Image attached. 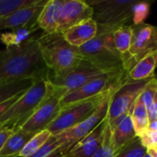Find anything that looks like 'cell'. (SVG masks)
<instances>
[{
  "instance_id": "d4e9b609",
  "label": "cell",
  "mask_w": 157,
  "mask_h": 157,
  "mask_svg": "<svg viewBox=\"0 0 157 157\" xmlns=\"http://www.w3.org/2000/svg\"><path fill=\"white\" fill-rule=\"evenodd\" d=\"M39 0H0V19L20 8L35 5Z\"/></svg>"
},
{
  "instance_id": "e575fe53",
  "label": "cell",
  "mask_w": 157,
  "mask_h": 157,
  "mask_svg": "<svg viewBox=\"0 0 157 157\" xmlns=\"http://www.w3.org/2000/svg\"><path fill=\"white\" fill-rule=\"evenodd\" d=\"M148 130L157 132V121H150V122H149Z\"/></svg>"
},
{
  "instance_id": "ba28073f",
  "label": "cell",
  "mask_w": 157,
  "mask_h": 157,
  "mask_svg": "<svg viewBox=\"0 0 157 157\" xmlns=\"http://www.w3.org/2000/svg\"><path fill=\"white\" fill-rule=\"evenodd\" d=\"M155 77V76L134 81L130 79L127 75L126 79L115 89L111 95L109 112L106 119L109 126H113L124 116L130 113L137 98L141 96L143 91Z\"/></svg>"
},
{
  "instance_id": "4dcf8cb0",
  "label": "cell",
  "mask_w": 157,
  "mask_h": 157,
  "mask_svg": "<svg viewBox=\"0 0 157 157\" xmlns=\"http://www.w3.org/2000/svg\"><path fill=\"white\" fill-rule=\"evenodd\" d=\"M144 147L148 149L157 147V132L147 130L142 136L139 137Z\"/></svg>"
},
{
  "instance_id": "f546056e",
  "label": "cell",
  "mask_w": 157,
  "mask_h": 157,
  "mask_svg": "<svg viewBox=\"0 0 157 157\" xmlns=\"http://www.w3.org/2000/svg\"><path fill=\"white\" fill-rule=\"evenodd\" d=\"M149 14V4L146 2H137L133 9V24L144 23Z\"/></svg>"
},
{
  "instance_id": "603a6c76",
  "label": "cell",
  "mask_w": 157,
  "mask_h": 157,
  "mask_svg": "<svg viewBox=\"0 0 157 157\" xmlns=\"http://www.w3.org/2000/svg\"><path fill=\"white\" fill-rule=\"evenodd\" d=\"M115 46L121 57L126 55L131 48L132 39V26L125 25L113 31Z\"/></svg>"
},
{
  "instance_id": "4316f807",
  "label": "cell",
  "mask_w": 157,
  "mask_h": 157,
  "mask_svg": "<svg viewBox=\"0 0 157 157\" xmlns=\"http://www.w3.org/2000/svg\"><path fill=\"white\" fill-rule=\"evenodd\" d=\"M147 154V148L144 146L140 138L137 136L126 146H124L116 157H144Z\"/></svg>"
},
{
  "instance_id": "d6986e66",
  "label": "cell",
  "mask_w": 157,
  "mask_h": 157,
  "mask_svg": "<svg viewBox=\"0 0 157 157\" xmlns=\"http://www.w3.org/2000/svg\"><path fill=\"white\" fill-rule=\"evenodd\" d=\"M35 134V132H27L21 129L16 131L0 151V157H18L22 149Z\"/></svg>"
},
{
  "instance_id": "8992f818",
  "label": "cell",
  "mask_w": 157,
  "mask_h": 157,
  "mask_svg": "<svg viewBox=\"0 0 157 157\" xmlns=\"http://www.w3.org/2000/svg\"><path fill=\"white\" fill-rule=\"evenodd\" d=\"M113 90H109L102 95L94 97L90 99L75 103L64 107L61 109L55 120L46 129L52 135H58L88 119L98 107L113 94Z\"/></svg>"
},
{
  "instance_id": "cb8c5ba5",
  "label": "cell",
  "mask_w": 157,
  "mask_h": 157,
  "mask_svg": "<svg viewBox=\"0 0 157 157\" xmlns=\"http://www.w3.org/2000/svg\"><path fill=\"white\" fill-rule=\"evenodd\" d=\"M52 136L51 132L47 130H44L40 132L36 133L33 138L25 145V147L22 149V151L19 154L18 157H29L33 154L38 152L49 140V138Z\"/></svg>"
},
{
  "instance_id": "ffe728a7",
  "label": "cell",
  "mask_w": 157,
  "mask_h": 157,
  "mask_svg": "<svg viewBox=\"0 0 157 157\" xmlns=\"http://www.w3.org/2000/svg\"><path fill=\"white\" fill-rule=\"evenodd\" d=\"M157 53H153L139 61L131 70L128 71V77L134 81L144 80L155 76Z\"/></svg>"
},
{
  "instance_id": "1f68e13d",
  "label": "cell",
  "mask_w": 157,
  "mask_h": 157,
  "mask_svg": "<svg viewBox=\"0 0 157 157\" xmlns=\"http://www.w3.org/2000/svg\"><path fill=\"white\" fill-rule=\"evenodd\" d=\"M27 91V90H26ZM25 92V91H24ZM24 92H21V93H19V94H17V95H16V96H14L13 98H9L8 100H6V101H5V102H3V103H1L0 104V118L18 100V98L23 95V93Z\"/></svg>"
},
{
  "instance_id": "74e56055",
  "label": "cell",
  "mask_w": 157,
  "mask_h": 157,
  "mask_svg": "<svg viewBox=\"0 0 157 157\" xmlns=\"http://www.w3.org/2000/svg\"><path fill=\"white\" fill-rule=\"evenodd\" d=\"M3 128H4V126H3L2 124H0V131H1V130H2Z\"/></svg>"
},
{
  "instance_id": "ab89813d",
  "label": "cell",
  "mask_w": 157,
  "mask_h": 157,
  "mask_svg": "<svg viewBox=\"0 0 157 157\" xmlns=\"http://www.w3.org/2000/svg\"><path fill=\"white\" fill-rule=\"evenodd\" d=\"M156 148H157V147H156Z\"/></svg>"
},
{
  "instance_id": "30bf717a",
  "label": "cell",
  "mask_w": 157,
  "mask_h": 157,
  "mask_svg": "<svg viewBox=\"0 0 157 157\" xmlns=\"http://www.w3.org/2000/svg\"><path fill=\"white\" fill-rule=\"evenodd\" d=\"M132 39L128 53L122 56L123 67L131 70L139 61L157 53V27L147 23L132 24Z\"/></svg>"
},
{
  "instance_id": "d590c367",
  "label": "cell",
  "mask_w": 157,
  "mask_h": 157,
  "mask_svg": "<svg viewBox=\"0 0 157 157\" xmlns=\"http://www.w3.org/2000/svg\"><path fill=\"white\" fill-rule=\"evenodd\" d=\"M147 153L152 157H157V148H152V149H148Z\"/></svg>"
},
{
  "instance_id": "ac0fdd59",
  "label": "cell",
  "mask_w": 157,
  "mask_h": 157,
  "mask_svg": "<svg viewBox=\"0 0 157 157\" xmlns=\"http://www.w3.org/2000/svg\"><path fill=\"white\" fill-rule=\"evenodd\" d=\"M109 128L111 131L112 144L117 154L130 142L137 137L131 113H128L113 126H109Z\"/></svg>"
},
{
  "instance_id": "2e32d148",
  "label": "cell",
  "mask_w": 157,
  "mask_h": 157,
  "mask_svg": "<svg viewBox=\"0 0 157 157\" xmlns=\"http://www.w3.org/2000/svg\"><path fill=\"white\" fill-rule=\"evenodd\" d=\"M64 40L72 46L80 48L98 35V23L89 18L62 33Z\"/></svg>"
},
{
  "instance_id": "d6a6232c",
  "label": "cell",
  "mask_w": 157,
  "mask_h": 157,
  "mask_svg": "<svg viewBox=\"0 0 157 157\" xmlns=\"http://www.w3.org/2000/svg\"><path fill=\"white\" fill-rule=\"evenodd\" d=\"M14 132H15L14 131H12L10 129H7V128H5V127L0 131V151L3 149V147L6 144V141L8 140V138Z\"/></svg>"
},
{
  "instance_id": "44dd1931",
  "label": "cell",
  "mask_w": 157,
  "mask_h": 157,
  "mask_svg": "<svg viewBox=\"0 0 157 157\" xmlns=\"http://www.w3.org/2000/svg\"><path fill=\"white\" fill-rule=\"evenodd\" d=\"M130 113L132 116V121L133 123L136 135L140 137L148 130L149 122H150L147 109L145 105L143 103V101L141 100L140 97L135 101Z\"/></svg>"
},
{
  "instance_id": "5b68a950",
  "label": "cell",
  "mask_w": 157,
  "mask_h": 157,
  "mask_svg": "<svg viewBox=\"0 0 157 157\" xmlns=\"http://www.w3.org/2000/svg\"><path fill=\"white\" fill-rule=\"evenodd\" d=\"M94 9L93 19L98 30H111L128 25L133 18L134 0H97L87 2Z\"/></svg>"
},
{
  "instance_id": "f35d334b",
  "label": "cell",
  "mask_w": 157,
  "mask_h": 157,
  "mask_svg": "<svg viewBox=\"0 0 157 157\" xmlns=\"http://www.w3.org/2000/svg\"><path fill=\"white\" fill-rule=\"evenodd\" d=\"M156 67H157V56H156Z\"/></svg>"
},
{
  "instance_id": "52a82bcc",
  "label": "cell",
  "mask_w": 157,
  "mask_h": 157,
  "mask_svg": "<svg viewBox=\"0 0 157 157\" xmlns=\"http://www.w3.org/2000/svg\"><path fill=\"white\" fill-rule=\"evenodd\" d=\"M128 71L123 67L106 72L93 78L78 89L64 95L61 99V109L75 103L90 99L109 90L116 89L126 79Z\"/></svg>"
},
{
  "instance_id": "4fadbf2b",
  "label": "cell",
  "mask_w": 157,
  "mask_h": 157,
  "mask_svg": "<svg viewBox=\"0 0 157 157\" xmlns=\"http://www.w3.org/2000/svg\"><path fill=\"white\" fill-rule=\"evenodd\" d=\"M93 15L94 9L87 2L82 0H65L61 11L57 32L63 33L85 20L93 18Z\"/></svg>"
},
{
  "instance_id": "9a60e30c",
  "label": "cell",
  "mask_w": 157,
  "mask_h": 157,
  "mask_svg": "<svg viewBox=\"0 0 157 157\" xmlns=\"http://www.w3.org/2000/svg\"><path fill=\"white\" fill-rule=\"evenodd\" d=\"M107 124V120L102 121L70 151L67 157H93L103 143Z\"/></svg>"
},
{
  "instance_id": "8fae6325",
  "label": "cell",
  "mask_w": 157,
  "mask_h": 157,
  "mask_svg": "<svg viewBox=\"0 0 157 157\" xmlns=\"http://www.w3.org/2000/svg\"><path fill=\"white\" fill-rule=\"evenodd\" d=\"M110 98L111 95L98 107V109L88 119L79 123L78 125L58 135H55L58 140L60 149L65 155V156L67 157V155L77 144H79L84 138H86L102 121L107 119Z\"/></svg>"
},
{
  "instance_id": "7402d4cb",
  "label": "cell",
  "mask_w": 157,
  "mask_h": 157,
  "mask_svg": "<svg viewBox=\"0 0 157 157\" xmlns=\"http://www.w3.org/2000/svg\"><path fill=\"white\" fill-rule=\"evenodd\" d=\"M36 80L31 78L17 79L0 83V104L13 98L14 96L28 90Z\"/></svg>"
},
{
  "instance_id": "7c38bea8",
  "label": "cell",
  "mask_w": 157,
  "mask_h": 157,
  "mask_svg": "<svg viewBox=\"0 0 157 157\" xmlns=\"http://www.w3.org/2000/svg\"><path fill=\"white\" fill-rule=\"evenodd\" d=\"M109 71H103L92 63L83 60L77 66L61 75H48V82L67 93L78 89L93 78Z\"/></svg>"
},
{
  "instance_id": "f1b7e54d",
  "label": "cell",
  "mask_w": 157,
  "mask_h": 157,
  "mask_svg": "<svg viewBox=\"0 0 157 157\" xmlns=\"http://www.w3.org/2000/svg\"><path fill=\"white\" fill-rule=\"evenodd\" d=\"M157 92V78L155 77L149 84L148 86L145 87V89L143 91V93L140 96L141 100L143 101V103L145 105L146 109H148L151 105L153 104L155 96Z\"/></svg>"
},
{
  "instance_id": "3957f363",
  "label": "cell",
  "mask_w": 157,
  "mask_h": 157,
  "mask_svg": "<svg viewBox=\"0 0 157 157\" xmlns=\"http://www.w3.org/2000/svg\"><path fill=\"white\" fill-rule=\"evenodd\" d=\"M48 89L47 78L36 80L18 100L0 118V124L14 132L18 131L32 116L43 100Z\"/></svg>"
},
{
  "instance_id": "6da1fadb",
  "label": "cell",
  "mask_w": 157,
  "mask_h": 157,
  "mask_svg": "<svg viewBox=\"0 0 157 157\" xmlns=\"http://www.w3.org/2000/svg\"><path fill=\"white\" fill-rule=\"evenodd\" d=\"M49 69L42 59L37 38L0 51V83L31 78H48Z\"/></svg>"
},
{
  "instance_id": "9c48e42d",
  "label": "cell",
  "mask_w": 157,
  "mask_h": 157,
  "mask_svg": "<svg viewBox=\"0 0 157 157\" xmlns=\"http://www.w3.org/2000/svg\"><path fill=\"white\" fill-rule=\"evenodd\" d=\"M48 81V80H47ZM66 92L48 82L47 93L32 116L21 127L27 132H40L55 120L61 111V99Z\"/></svg>"
},
{
  "instance_id": "8d00e7d4",
  "label": "cell",
  "mask_w": 157,
  "mask_h": 157,
  "mask_svg": "<svg viewBox=\"0 0 157 157\" xmlns=\"http://www.w3.org/2000/svg\"><path fill=\"white\" fill-rule=\"evenodd\" d=\"M144 157H152V156H151V155H149V154L147 153V154H146V155H144Z\"/></svg>"
},
{
  "instance_id": "484cf974",
  "label": "cell",
  "mask_w": 157,
  "mask_h": 157,
  "mask_svg": "<svg viewBox=\"0 0 157 157\" xmlns=\"http://www.w3.org/2000/svg\"><path fill=\"white\" fill-rule=\"evenodd\" d=\"M29 157H66L61 151L58 140L55 135H52L46 144L35 154Z\"/></svg>"
},
{
  "instance_id": "7a4b0ae2",
  "label": "cell",
  "mask_w": 157,
  "mask_h": 157,
  "mask_svg": "<svg viewBox=\"0 0 157 157\" xmlns=\"http://www.w3.org/2000/svg\"><path fill=\"white\" fill-rule=\"evenodd\" d=\"M37 40L42 59L51 75H63L84 60L78 48L70 45L62 33H43Z\"/></svg>"
},
{
  "instance_id": "5bb4252c",
  "label": "cell",
  "mask_w": 157,
  "mask_h": 157,
  "mask_svg": "<svg viewBox=\"0 0 157 157\" xmlns=\"http://www.w3.org/2000/svg\"><path fill=\"white\" fill-rule=\"evenodd\" d=\"M47 1L39 0L35 5L18 9L13 14L0 19L1 29H20L37 26V19Z\"/></svg>"
},
{
  "instance_id": "83f0119b",
  "label": "cell",
  "mask_w": 157,
  "mask_h": 157,
  "mask_svg": "<svg viewBox=\"0 0 157 157\" xmlns=\"http://www.w3.org/2000/svg\"><path fill=\"white\" fill-rule=\"evenodd\" d=\"M116 155H117V153L114 149L112 140H111V131H110L109 126L107 124L103 143L100 148L97 151V153L93 155V157H116Z\"/></svg>"
},
{
  "instance_id": "e0dca14e",
  "label": "cell",
  "mask_w": 157,
  "mask_h": 157,
  "mask_svg": "<svg viewBox=\"0 0 157 157\" xmlns=\"http://www.w3.org/2000/svg\"><path fill=\"white\" fill-rule=\"evenodd\" d=\"M65 0H49L44 5L37 19L38 27L44 34L56 33L63 6Z\"/></svg>"
},
{
  "instance_id": "277c9868",
  "label": "cell",
  "mask_w": 157,
  "mask_h": 157,
  "mask_svg": "<svg viewBox=\"0 0 157 157\" xmlns=\"http://www.w3.org/2000/svg\"><path fill=\"white\" fill-rule=\"evenodd\" d=\"M78 50L85 60L103 71H112L123 67L122 57L115 46L111 30L98 29V35Z\"/></svg>"
},
{
  "instance_id": "836d02e7",
  "label": "cell",
  "mask_w": 157,
  "mask_h": 157,
  "mask_svg": "<svg viewBox=\"0 0 157 157\" xmlns=\"http://www.w3.org/2000/svg\"><path fill=\"white\" fill-rule=\"evenodd\" d=\"M148 111V117H149V121H157V92L155 96L153 104L151 107L147 109Z\"/></svg>"
}]
</instances>
